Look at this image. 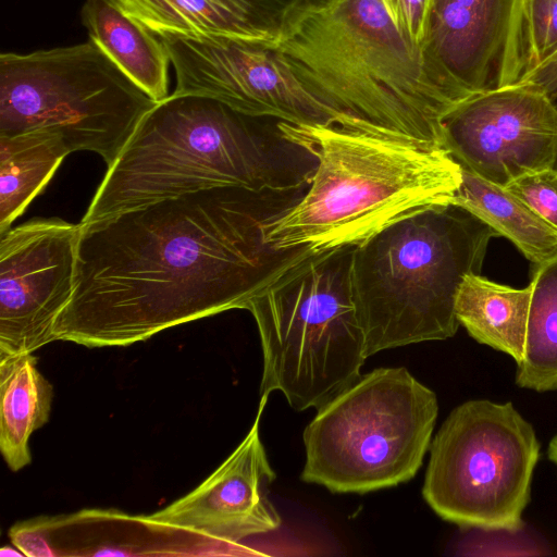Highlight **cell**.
I'll use <instances>...</instances> for the list:
<instances>
[{
	"label": "cell",
	"mask_w": 557,
	"mask_h": 557,
	"mask_svg": "<svg viewBox=\"0 0 557 557\" xmlns=\"http://www.w3.org/2000/svg\"><path fill=\"white\" fill-rule=\"evenodd\" d=\"M273 210L270 195L215 187L79 223L73 295L55 339L127 346L246 309L317 256L265 243Z\"/></svg>",
	"instance_id": "1"
},
{
	"label": "cell",
	"mask_w": 557,
	"mask_h": 557,
	"mask_svg": "<svg viewBox=\"0 0 557 557\" xmlns=\"http://www.w3.org/2000/svg\"><path fill=\"white\" fill-rule=\"evenodd\" d=\"M322 102L369 133L443 145L472 96L397 28L383 0H296L271 45Z\"/></svg>",
	"instance_id": "2"
},
{
	"label": "cell",
	"mask_w": 557,
	"mask_h": 557,
	"mask_svg": "<svg viewBox=\"0 0 557 557\" xmlns=\"http://www.w3.org/2000/svg\"><path fill=\"white\" fill-rule=\"evenodd\" d=\"M315 162L306 190L265 219L276 250L356 247L384 228L450 205L461 166L441 145L338 125L276 123Z\"/></svg>",
	"instance_id": "3"
},
{
	"label": "cell",
	"mask_w": 557,
	"mask_h": 557,
	"mask_svg": "<svg viewBox=\"0 0 557 557\" xmlns=\"http://www.w3.org/2000/svg\"><path fill=\"white\" fill-rule=\"evenodd\" d=\"M202 95H169L149 110L99 185L81 223L215 187L284 193L311 173L283 161L261 121Z\"/></svg>",
	"instance_id": "4"
},
{
	"label": "cell",
	"mask_w": 557,
	"mask_h": 557,
	"mask_svg": "<svg viewBox=\"0 0 557 557\" xmlns=\"http://www.w3.org/2000/svg\"><path fill=\"white\" fill-rule=\"evenodd\" d=\"M499 234L455 205L425 210L354 247L351 282L366 355L444 341L460 325L456 297Z\"/></svg>",
	"instance_id": "5"
},
{
	"label": "cell",
	"mask_w": 557,
	"mask_h": 557,
	"mask_svg": "<svg viewBox=\"0 0 557 557\" xmlns=\"http://www.w3.org/2000/svg\"><path fill=\"white\" fill-rule=\"evenodd\" d=\"M352 249L317 255L248 304L263 352L261 398L280 391L297 411L319 409L361 376Z\"/></svg>",
	"instance_id": "6"
},
{
	"label": "cell",
	"mask_w": 557,
	"mask_h": 557,
	"mask_svg": "<svg viewBox=\"0 0 557 557\" xmlns=\"http://www.w3.org/2000/svg\"><path fill=\"white\" fill-rule=\"evenodd\" d=\"M304 431L301 479L363 494L412 479L430 449L438 404L406 368H377L317 409Z\"/></svg>",
	"instance_id": "7"
},
{
	"label": "cell",
	"mask_w": 557,
	"mask_h": 557,
	"mask_svg": "<svg viewBox=\"0 0 557 557\" xmlns=\"http://www.w3.org/2000/svg\"><path fill=\"white\" fill-rule=\"evenodd\" d=\"M156 103L91 39L0 54V136L49 132L109 168Z\"/></svg>",
	"instance_id": "8"
},
{
	"label": "cell",
	"mask_w": 557,
	"mask_h": 557,
	"mask_svg": "<svg viewBox=\"0 0 557 557\" xmlns=\"http://www.w3.org/2000/svg\"><path fill=\"white\" fill-rule=\"evenodd\" d=\"M422 494L442 519L483 531L521 530L540 444L509 401L456 407L430 445Z\"/></svg>",
	"instance_id": "9"
},
{
	"label": "cell",
	"mask_w": 557,
	"mask_h": 557,
	"mask_svg": "<svg viewBox=\"0 0 557 557\" xmlns=\"http://www.w3.org/2000/svg\"><path fill=\"white\" fill-rule=\"evenodd\" d=\"M159 37L175 71V94L211 97L243 114L292 125L360 129L312 94L269 46L218 36Z\"/></svg>",
	"instance_id": "10"
},
{
	"label": "cell",
	"mask_w": 557,
	"mask_h": 557,
	"mask_svg": "<svg viewBox=\"0 0 557 557\" xmlns=\"http://www.w3.org/2000/svg\"><path fill=\"white\" fill-rule=\"evenodd\" d=\"M442 126L443 145L459 165L503 187L527 173L555 168L557 104L533 85L473 94Z\"/></svg>",
	"instance_id": "11"
},
{
	"label": "cell",
	"mask_w": 557,
	"mask_h": 557,
	"mask_svg": "<svg viewBox=\"0 0 557 557\" xmlns=\"http://www.w3.org/2000/svg\"><path fill=\"white\" fill-rule=\"evenodd\" d=\"M79 223L36 218L0 235V355L57 341L74 288Z\"/></svg>",
	"instance_id": "12"
},
{
	"label": "cell",
	"mask_w": 557,
	"mask_h": 557,
	"mask_svg": "<svg viewBox=\"0 0 557 557\" xmlns=\"http://www.w3.org/2000/svg\"><path fill=\"white\" fill-rule=\"evenodd\" d=\"M429 49L469 95L519 84L529 72L525 0H434Z\"/></svg>",
	"instance_id": "13"
},
{
	"label": "cell",
	"mask_w": 557,
	"mask_h": 557,
	"mask_svg": "<svg viewBox=\"0 0 557 557\" xmlns=\"http://www.w3.org/2000/svg\"><path fill=\"white\" fill-rule=\"evenodd\" d=\"M267 398L237 448L202 483L149 515L157 522L201 532L230 545L277 530L281 518L268 497L275 479L259 435Z\"/></svg>",
	"instance_id": "14"
},
{
	"label": "cell",
	"mask_w": 557,
	"mask_h": 557,
	"mask_svg": "<svg viewBox=\"0 0 557 557\" xmlns=\"http://www.w3.org/2000/svg\"><path fill=\"white\" fill-rule=\"evenodd\" d=\"M158 36H218L271 47L275 22L259 0H117Z\"/></svg>",
	"instance_id": "15"
},
{
	"label": "cell",
	"mask_w": 557,
	"mask_h": 557,
	"mask_svg": "<svg viewBox=\"0 0 557 557\" xmlns=\"http://www.w3.org/2000/svg\"><path fill=\"white\" fill-rule=\"evenodd\" d=\"M89 39L156 102L169 96L171 59L161 38L117 0H86L81 11Z\"/></svg>",
	"instance_id": "16"
},
{
	"label": "cell",
	"mask_w": 557,
	"mask_h": 557,
	"mask_svg": "<svg viewBox=\"0 0 557 557\" xmlns=\"http://www.w3.org/2000/svg\"><path fill=\"white\" fill-rule=\"evenodd\" d=\"M52 399L33 354L0 355V450L13 472L30 463V435L48 422Z\"/></svg>",
	"instance_id": "17"
},
{
	"label": "cell",
	"mask_w": 557,
	"mask_h": 557,
	"mask_svg": "<svg viewBox=\"0 0 557 557\" xmlns=\"http://www.w3.org/2000/svg\"><path fill=\"white\" fill-rule=\"evenodd\" d=\"M531 293V284L513 288L479 273L468 274L456 297V318L476 342L509 355L518 364L524 351Z\"/></svg>",
	"instance_id": "18"
},
{
	"label": "cell",
	"mask_w": 557,
	"mask_h": 557,
	"mask_svg": "<svg viewBox=\"0 0 557 557\" xmlns=\"http://www.w3.org/2000/svg\"><path fill=\"white\" fill-rule=\"evenodd\" d=\"M451 205L508 238L536 265L557 256V230L500 185L461 168V183Z\"/></svg>",
	"instance_id": "19"
},
{
	"label": "cell",
	"mask_w": 557,
	"mask_h": 557,
	"mask_svg": "<svg viewBox=\"0 0 557 557\" xmlns=\"http://www.w3.org/2000/svg\"><path fill=\"white\" fill-rule=\"evenodd\" d=\"M69 153L63 140L49 132L0 136V235L46 187Z\"/></svg>",
	"instance_id": "20"
},
{
	"label": "cell",
	"mask_w": 557,
	"mask_h": 557,
	"mask_svg": "<svg viewBox=\"0 0 557 557\" xmlns=\"http://www.w3.org/2000/svg\"><path fill=\"white\" fill-rule=\"evenodd\" d=\"M530 284L525 344L516 383L535 392L557 391V256L537 264Z\"/></svg>",
	"instance_id": "21"
},
{
	"label": "cell",
	"mask_w": 557,
	"mask_h": 557,
	"mask_svg": "<svg viewBox=\"0 0 557 557\" xmlns=\"http://www.w3.org/2000/svg\"><path fill=\"white\" fill-rule=\"evenodd\" d=\"M525 22L531 72L557 51V0H525Z\"/></svg>",
	"instance_id": "22"
},
{
	"label": "cell",
	"mask_w": 557,
	"mask_h": 557,
	"mask_svg": "<svg viewBox=\"0 0 557 557\" xmlns=\"http://www.w3.org/2000/svg\"><path fill=\"white\" fill-rule=\"evenodd\" d=\"M557 230V169L527 173L505 186Z\"/></svg>",
	"instance_id": "23"
},
{
	"label": "cell",
	"mask_w": 557,
	"mask_h": 557,
	"mask_svg": "<svg viewBox=\"0 0 557 557\" xmlns=\"http://www.w3.org/2000/svg\"><path fill=\"white\" fill-rule=\"evenodd\" d=\"M398 30L416 47L430 51L434 0H383Z\"/></svg>",
	"instance_id": "24"
},
{
	"label": "cell",
	"mask_w": 557,
	"mask_h": 557,
	"mask_svg": "<svg viewBox=\"0 0 557 557\" xmlns=\"http://www.w3.org/2000/svg\"><path fill=\"white\" fill-rule=\"evenodd\" d=\"M520 83L540 88L557 104V51L529 72Z\"/></svg>",
	"instance_id": "25"
},
{
	"label": "cell",
	"mask_w": 557,
	"mask_h": 557,
	"mask_svg": "<svg viewBox=\"0 0 557 557\" xmlns=\"http://www.w3.org/2000/svg\"><path fill=\"white\" fill-rule=\"evenodd\" d=\"M547 456L549 460L557 467V435H555L548 444Z\"/></svg>",
	"instance_id": "26"
},
{
	"label": "cell",
	"mask_w": 557,
	"mask_h": 557,
	"mask_svg": "<svg viewBox=\"0 0 557 557\" xmlns=\"http://www.w3.org/2000/svg\"><path fill=\"white\" fill-rule=\"evenodd\" d=\"M0 555L1 556H21V555H24V554L22 552H17L14 548H10V547L4 546V547L1 548Z\"/></svg>",
	"instance_id": "27"
},
{
	"label": "cell",
	"mask_w": 557,
	"mask_h": 557,
	"mask_svg": "<svg viewBox=\"0 0 557 557\" xmlns=\"http://www.w3.org/2000/svg\"><path fill=\"white\" fill-rule=\"evenodd\" d=\"M260 2H262L267 8L270 9V0H259Z\"/></svg>",
	"instance_id": "28"
},
{
	"label": "cell",
	"mask_w": 557,
	"mask_h": 557,
	"mask_svg": "<svg viewBox=\"0 0 557 557\" xmlns=\"http://www.w3.org/2000/svg\"><path fill=\"white\" fill-rule=\"evenodd\" d=\"M555 168L557 169V161H556V163H555Z\"/></svg>",
	"instance_id": "29"
}]
</instances>
